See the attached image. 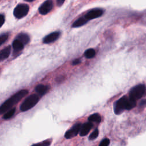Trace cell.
<instances>
[{
  "label": "cell",
  "mask_w": 146,
  "mask_h": 146,
  "mask_svg": "<svg viewBox=\"0 0 146 146\" xmlns=\"http://www.w3.org/2000/svg\"><path fill=\"white\" fill-rule=\"evenodd\" d=\"M84 56L86 58H88V59H90V58H92L95 56V51L93 49V48H89L87 49V50H86V51L84 52Z\"/></svg>",
  "instance_id": "obj_17"
},
{
  "label": "cell",
  "mask_w": 146,
  "mask_h": 146,
  "mask_svg": "<svg viewBox=\"0 0 146 146\" xmlns=\"http://www.w3.org/2000/svg\"><path fill=\"white\" fill-rule=\"evenodd\" d=\"M26 1H27V2H32V1H34V0H25Z\"/></svg>",
  "instance_id": "obj_26"
},
{
  "label": "cell",
  "mask_w": 146,
  "mask_h": 146,
  "mask_svg": "<svg viewBox=\"0 0 146 146\" xmlns=\"http://www.w3.org/2000/svg\"><path fill=\"white\" fill-rule=\"evenodd\" d=\"M39 100V97L36 94H33L29 96L21 104L20 106L21 111L22 112H25L29 110L35 106Z\"/></svg>",
  "instance_id": "obj_3"
},
{
  "label": "cell",
  "mask_w": 146,
  "mask_h": 146,
  "mask_svg": "<svg viewBox=\"0 0 146 146\" xmlns=\"http://www.w3.org/2000/svg\"><path fill=\"white\" fill-rule=\"evenodd\" d=\"M88 120L90 122L100 123L101 121V116L99 113H94L88 117Z\"/></svg>",
  "instance_id": "obj_16"
},
{
  "label": "cell",
  "mask_w": 146,
  "mask_h": 146,
  "mask_svg": "<svg viewBox=\"0 0 146 146\" xmlns=\"http://www.w3.org/2000/svg\"><path fill=\"white\" fill-rule=\"evenodd\" d=\"M88 21L85 18L84 16L79 18V19H76L72 25V27H79L84 25L86 24Z\"/></svg>",
  "instance_id": "obj_14"
},
{
  "label": "cell",
  "mask_w": 146,
  "mask_h": 146,
  "mask_svg": "<svg viewBox=\"0 0 146 146\" xmlns=\"http://www.w3.org/2000/svg\"><path fill=\"white\" fill-rule=\"evenodd\" d=\"M53 7V2L52 0H46L39 8V13L42 15L48 14Z\"/></svg>",
  "instance_id": "obj_8"
},
{
  "label": "cell",
  "mask_w": 146,
  "mask_h": 146,
  "mask_svg": "<svg viewBox=\"0 0 146 146\" xmlns=\"http://www.w3.org/2000/svg\"><path fill=\"white\" fill-rule=\"evenodd\" d=\"M80 62H81V60L79 59H75V60H74L72 61V64L73 65H77V64L80 63Z\"/></svg>",
  "instance_id": "obj_24"
},
{
  "label": "cell",
  "mask_w": 146,
  "mask_h": 146,
  "mask_svg": "<svg viewBox=\"0 0 146 146\" xmlns=\"http://www.w3.org/2000/svg\"><path fill=\"white\" fill-rule=\"evenodd\" d=\"M98 135H99V131L98 129L96 128L91 133V135L89 136L88 137V139L89 140H94L95 139H96L98 136Z\"/></svg>",
  "instance_id": "obj_19"
},
{
  "label": "cell",
  "mask_w": 146,
  "mask_h": 146,
  "mask_svg": "<svg viewBox=\"0 0 146 146\" xmlns=\"http://www.w3.org/2000/svg\"><path fill=\"white\" fill-rule=\"evenodd\" d=\"M146 94V87L144 84H138L132 87L129 91V97L131 99L137 100L141 98Z\"/></svg>",
  "instance_id": "obj_4"
},
{
  "label": "cell",
  "mask_w": 146,
  "mask_h": 146,
  "mask_svg": "<svg viewBox=\"0 0 146 146\" xmlns=\"http://www.w3.org/2000/svg\"><path fill=\"white\" fill-rule=\"evenodd\" d=\"M27 94L28 91L27 90H22L16 92L1 105L0 108L1 113H6L7 111L11 109L13 106L18 103Z\"/></svg>",
  "instance_id": "obj_2"
},
{
  "label": "cell",
  "mask_w": 146,
  "mask_h": 146,
  "mask_svg": "<svg viewBox=\"0 0 146 146\" xmlns=\"http://www.w3.org/2000/svg\"><path fill=\"white\" fill-rule=\"evenodd\" d=\"M29 6L27 4H19L14 9L13 14L17 19L25 17L29 13Z\"/></svg>",
  "instance_id": "obj_5"
},
{
  "label": "cell",
  "mask_w": 146,
  "mask_h": 146,
  "mask_svg": "<svg viewBox=\"0 0 146 146\" xmlns=\"http://www.w3.org/2000/svg\"><path fill=\"white\" fill-rule=\"evenodd\" d=\"M136 106V100L129 97L124 96L117 100L113 104L114 112L116 115L121 113L124 110H130Z\"/></svg>",
  "instance_id": "obj_1"
},
{
  "label": "cell",
  "mask_w": 146,
  "mask_h": 146,
  "mask_svg": "<svg viewBox=\"0 0 146 146\" xmlns=\"http://www.w3.org/2000/svg\"><path fill=\"white\" fill-rule=\"evenodd\" d=\"M8 34H2L0 35V45H2L4 43L8 38Z\"/></svg>",
  "instance_id": "obj_21"
},
{
  "label": "cell",
  "mask_w": 146,
  "mask_h": 146,
  "mask_svg": "<svg viewBox=\"0 0 146 146\" xmlns=\"http://www.w3.org/2000/svg\"><path fill=\"white\" fill-rule=\"evenodd\" d=\"M82 125L81 123H76L70 129L66 131L64 137L67 139H70L76 136L78 133L80 132Z\"/></svg>",
  "instance_id": "obj_6"
},
{
  "label": "cell",
  "mask_w": 146,
  "mask_h": 146,
  "mask_svg": "<svg viewBox=\"0 0 146 146\" xmlns=\"http://www.w3.org/2000/svg\"><path fill=\"white\" fill-rule=\"evenodd\" d=\"M15 110H16L15 108H13L9 110L6 113H5L4 115L3 116V118L4 119H9L11 118L15 113Z\"/></svg>",
  "instance_id": "obj_18"
},
{
  "label": "cell",
  "mask_w": 146,
  "mask_h": 146,
  "mask_svg": "<svg viewBox=\"0 0 146 146\" xmlns=\"http://www.w3.org/2000/svg\"><path fill=\"white\" fill-rule=\"evenodd\" d=\"M35 91L40 96L45 95L49 90V87L43 84H38L35 88Z\"/></svg>",
  "instance_id": "obj_12"
},
{
  "label": "cell",
  "mask_w": 146,
  "mask_h": 146,
  "mask_svg": "<svg viewBox=\"0 0 146 146\" xmlns=\"http://www.w3.org/2000/svg\"><path fill=\"white\" fill-rule=\"evenodd\" d=\"M5 17L3 14L0 15V23H1V27L2 26L3 23H5Z\"/></svg>",
  "instance_id": "obj_23"
},
{
  "label": "cell",
  "mask_w": 146,
  "mask_h": 146,
  "mask_svg": "<svg viewBox=\"0 0 146 146\" xmlns=\"http://www.w3.org/2000/svg\"><path fill=\"white\" fill-rule=\"evenodd\" d=\"M64 1H65V0H56L57 5L58 6H61L63 4Z\"/></svg>",
  "instance_id": "obj_25"
},
{
  "label": "cell",
  "mask_w": 146,
  "mask_h": 146,
  "mask_svg": "<svg viewBox=\"0 0 146 146\" xmlns=\"http://www.w3.org/2000/svg\"><path fill=\"white\" fill-rule=\"evenodd\" d=\"M10 52H11V46H8L6 47L5 48H4L3 49H2L0 52L1 61H2V60H5V59L7 58L10 54Z\"/></svg>",
  "instance_id": "obj_13"
},
{
  "label": "cell",
  "mask_w": 146,
  "mask_h": 146,
  "mask_svg": "<svg viewBox=\"0 0 146 146\" xmlns=\"http://www.w3.org/2000/svg\"><path fill=\"white\" fill-rule=\"evenodd\" d=\"M16 39L19 40L21 42H22L24 45L27 44L30 41V37L29 36L25 33H20L19 34L17 37Z\"/></svg>",
  "instance_id": "obj_15"
},
{
  "label": "cell",
  "mask_w": 146,
  "mask_h": 146,
  "mask_svg": "<svg viewBox=\"0 0 146 146\" xmlns=\"http://www.w3.org/2000/svg\"><path fill=\"white\" fill-rule=\"evenodd\" d=\"M92 127V124L90 121L83 124L81 127V129L80 131V136H84L86 135H87Z\"/></svg>",
  "instance_id": "obj_10"
},
{
  "label": "cell",
  "mask_w": 146,
  "mask_h": 146,
  "mask_svg": "<svg viewBox=\"0 0 146 146\" xmlns=\"http://www.w3.org/2000/svg\"><path fill=\"white\" fill-rule=\"evenodd\" d=\"M60 35V32L59 31H55L52 32L48 35H46L43 39V42L46 44L52 43L55 42L56 40L58 39Z\"/></svg>",
  "instance_id": "obj_9"
},
{
  "label": "cell",
  "mask_w": 146,
  "mask_h": 146,
  "mask_svg": "<svg viewBox=\"0 0 146 146\" xmlns=\"http://www.w3.org/2000/svg\"><path fill=\"white\" fill-rule=\"evenodd\" d=\"M109 144L110 140L108 138H104L101 141L99 146H108Z\"/></svg>",
  "instance_id": "obj_22"
},
{
  "label": "cell",
  "mask_w": 146,
  "mask_h": 146,
  "mask_svg": "<svg viewBox=\"0 0 146 146\" xmlns=\"http://www.w3.org/2000/svg\"><path fill=\"white\" fill-rule=\"evenodd\" d=\"M103 14V10L101 9H94L88 11L85 15V18L89 21L90 20L97 18L102 16Z\"/></svg>",
  "instance_id": "obj_7"
},
{
  "label": "cell",
  "mask_w": 146,
  "mask_h": 146,
  "mask_svg": "<svg viewBox=\"0 0 146 146\" xmlns=\"http://www.w3.org/2000/svg\"><path fill=\"white\" fill-rule=\"evenodd\" d=\"M50 143H51V141L50 140H46L42 142L34 144L31 146H49L50 145Z\"/></svg>",
  "instance_id": "obj_20"
},
{
  "label": "cell",
  "mask_w": 146,
  "mask_h": 146,
  "mask_svg": "<svg viewBox=\"0 0 146 146\" xmlns=\"http://www.w3.org/2000/svg\"><path fill=\"white\" fill-rule=\"evenodd\" d=\"M12 46L14 49V53H18V52L22 51L24 47V44L17 39H15L13 41Z\"/></svg>",
  "instance_id": "obj_11"
}]
</instances>
